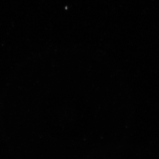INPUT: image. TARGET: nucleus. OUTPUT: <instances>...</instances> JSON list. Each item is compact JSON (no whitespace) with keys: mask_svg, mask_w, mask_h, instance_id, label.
Listing matches in <instances>:
<instances>
[]
</instances>
